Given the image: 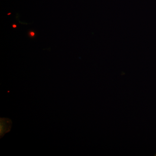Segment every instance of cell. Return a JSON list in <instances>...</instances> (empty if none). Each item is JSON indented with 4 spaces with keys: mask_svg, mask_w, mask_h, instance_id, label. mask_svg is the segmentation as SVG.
<instances>
[{
    "mask_svg": "<svg viewBox=\"0 0 156 156\" xmlns=\"http://www.w3.org/2000/svg\"><path fill=\"white\" fill-rule=\"evenodd\" d=\"M35 34L34 32H31L30 33V35L31 36L33 37L34 36Z\"/></svg>",
    "mask_w": 156,
    "mask_h": 156,
    "instance_id": "7a4b0ae2",
    "label": "cell"
},
{
    "mask_svg": "<svg viewBox=\"0 0 156 156\" xmlns=\"http://www.w3.org/2000/svg\"><path fill=\"white\" fill-rule=\"evenodd\" d=\"M17 27V26H16V25H14L13 26V27H14H14Z\"/></svg>",
    "mask_w": 156,
    "mask_h": 156,
    "instance_id": "3957f363",
    "label": "cell"
},
{
    "mask_svg": "<svg viewBox=\"0 0 156 156\" xmlns=\"http://www.w3.org/2000/svg\"><path fill=\"white\" fill-rule=\"evenodd\" d=\"M11 126V120L7 119H1V136H3L7 132L10 131Z\"/></svg>",
    "mask_w": 156,
    "mask_h": 156,
    "instance_id": "6da1fadb",
    "label": "cell"
}]
</instances>
